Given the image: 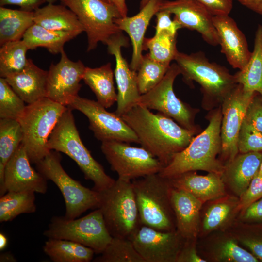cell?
<instances>
[{"instance_id": "6da1fadb", "label": "cell", "mask_w": 262, "mask_h": 262, "mask_svg": "<svg viewBox=\"0 0 262 262\" xmlns=\"http://www.w3.org/2000/svg\"><path fill=\"white\" fill-rule=\"evenodd\" d=\"M121 118L133 130L142 147L165 166L176 153L184 150L197 132L186 129L161 113L136 105Z\"/></svg>"}, {"instance_id": "7a4b0ae2", "label": "cell", "mask_w": 262, "mask_h": 262, "mask_svg": "<svg viewBox=\"0 0 262 262\" xmlns=\"http://www.w3.org/2000/svg\"><path fill=\"white\" fill-rule=\"evenodd\" d=\"M222 117L221 105L212 110L207 128L195 136L184 150L175 154L159 175L169 179L185 172L201 170L221 175L225 165L217 156L221 150Z\"/></svg>"}, {"instance_id": "3957f363", "label": "cell", "mask_w": 262, "mask_h": 262, "mask_svg": "<svg viewBox=\"0 0 262 262\" xmlns=\"http://www.w3.org/2000/svg\"><path fill=\"white\" fill-rule=\"evenodd\" d=\"M175 60L186 82L194 81L200 85L204 109L212 110L220 106L238 84L234 74L211 62L203 52L187 54L178 51Z\"/></svg>"}, {"instance_id": "277c9868", "label": "cell", "mask_w": 262, "mask_h": 262, "mask_svg": "<svg viewBox=\"0 0 262 262\" xmlns=\"http://www.w3.org/2000/svg\"><path fill=\"white\" fill-rule=\"evenodd\" d=\"M72 111L67 108L51 132L48 147L50 150L62 152L77 164L86 180L94 183V190L101 192L115 180L91 155L83 144L76 128Z\"/></svg>"}, {"instance_id": "5b68a950", "label": "cell", "mask_w": 262, "mask_h": 262, "mask_svg": "<svg viewBox=\"0 0 262 262\" xmlns=\"http://www.w3.org/2000/svg\"><path fill=\"white\" fill-rule=\"evenodd\" d=\"M132 183L141 224L160 230H176L168 179L156 173Z\"/></svg>"}, {"instance_id": "8992f818", "label": "cell", "mask_w": 262, "mask_h": 262, "mask_svg": "<svg viewBox=\"0 0 262 262\" xmlns=\"http://www.w3.org/2000/svg\"><path fill=\"white\" fill-rule=\"evenodd\" d=\"M67 108L48 98L26 105L17 120L23 132L22 144L31 163L36 164L50 152L49 137Z\"/></svg>"}, {"instance_id": "52a82bcc", "label": "cell", "mask_w": 262, "mask_h": 262, "mask_svg": "<svg viewBox=\"0 0 262 262\" xmlns=\"http://www.w3.org/2000/svg\"><path fill=\"white\" fill-rule=\"evenodd\" d=\"M99 192L98 208L110 234L129 238L141 224L132 181L118 178L110 187Z\"/></svg>"}, {"instance_id": "ba28073f", "label": "cell", "mask_w": 262, "mask_h": 262, "mask_svg": "<svg viewBox=\"0 0 262 262\" xmlns=\"http://www.w3.org/2000/svg\"><path fill=\"white\" fill-rule=\"evenodd\" d=\"M61 161L59 152L51 150L35 164L37 170L47 180L53 181L60 190L66 204L65 217L73 219L89 209H98L99 192L72 179L64 169Z\"/></svg>"}, {"instance_id": "9c48e42d", "label": "cell", "mask_w": 262, "mask_h": 262, "mask_svg": "<svg viewBox=\"0 0 262 262\" xmlns=\"http://www.w3.org/2000/svg\"><path fill=\"white\" fill-rule=\"evenodd\" d=\"M43 234L48 238L81 244L92 248L96 254L102 253L112 238L98 208L77 219L53 216Z\"/></svg>"}, {"instance_id": "30bf717a", "label": "cell", "mask_w": 262, "mask_h": 262, "mask_svg": "<svg viewBox=\"0 0 262 262\" xmlns=\"http://www.w3.org/2000/svg\"><path fill=\"white\" fill-rule=\"evenodd\" d=\"M77 16L87 37V51L100 42L105 44L112 36L121 33L115 22L122 17L113 5L103 0H59Z\"/></svg>"}, {"instance_id": "8fae6325", "label": "cell", "mask_w": 262, "mask_h": 262, "mask_svg": "<svg viewBox=\"0 0 262 262\" xmlns=\"http://www.w3.org/2000/svg\"><path fill=\"white\" fill-rule=\"evenodd\" d=\"M180 74L176 63L171 65L160 82L147 93L141 95L137 105L157 110L182 127L198 132L195 117L199 110L180 100L173 90L174 81Z\"/></svg>"}, {"instance_id": "7c38bea8", "label": "cell", "mask_w": 262, "mask_h": 262, "mask_svg": "<svg viewBox=\"0 0 262 262\" xmlns=\"http://www.w3.org/2000/svg\"><path fill=\"white\" fill-rule=\"evenodd\" d=\"M101 149L111 168L120 179L133 180L159 173L164 167L158 158L143 147H132L126 142H103Z\"/></svg>"}, {"instance_id": "4fadbf2b", "label": "cell", "mask_w": 262, "mask_h": 262, "mask_svg": "<svg viewBox=\"0 0 262 262\" xmlns=\"http://www.w3.org/2000/svg\"><path fill=\"white\" fill-rule=\"evenodd\" d=\"M67 107L84 114L88 119L89 128L94 136L102 142L115 140L140 144L135 132L121 117L115 112H108L97 101L78 95Z\"/></svg>"}, {"instance_id": "5bb4252c", "label": "cell", "mask_w": 262, "mask_h": 262, "mask_svg": "<svg viewBox=\"0 0 262 262\" xmlns=\"http://www.w3.org/2000/svg\"><path fill=\"white\" fill-rule=\"evenodd\" d=\"M237 84L221 105L220 161L225 165L239 153L238 139L247 108L255 94Z\"/></svg>"}, {"instance_id": "9a60e30c", "label": "cell", "mask_w": 262, "mask_h": 262, "mask_svg": "<svg viewBox=\"0 0 262 262\" xmlns=\"http://www.w3.org/2000/svg\"><path fill=\"white\" fill-rule=\"evenodd\" d=\"M145 262H175L184 240L176 230H158L140 224L129 238Z\"/></svg>"}, {"instance_id": "2e32d148", "label": "cell", "mask_w": 262, "mask_h": 262, "mask_svg": "<svg viewBox=\"0 0 262 262\" xmlns=\"http://www.w3.org/2000/svg\"><path fill=\"white\" fill-rule=\"evenodd\" d=\"M60 54L59 61L48 71L47 98L67 107L78 95L86 67L80 60H70L64 50Z\"/></svg>"}, {"instance_id": "e0dca14e", "label": "cell", "mask_w": 262, "mask_h": 262, "mask_svg": "<svg viewBox=\"0 0 262 262\" xmlns=\"http://www.w3.org/2000/svg\"><path fill=\"white\" fill-rule=\"evenodd\" d=\"M108 52L115 59V76L117 87V106L115 113L119 116L137 104L141 96L139 91L136 71L132 70L122 56L121 48L126 47L128 41L121 33L106 42Z\"/></svg>"}, {"instance_id": "ac0fdd59", "label": "cell", "mask_w": 262, "mask_h": 262, "mask_svg": "<svg viewBox=\"0 0 262 262\" xmlns=\"http://www.w3.org/2000/svg\"><path fill=\"white\" fill-rule=\"evenodd\" d=\"M160 10L174 15L182 28L195 30L200 34L208 44L219 45V38L213 22V16L203 4L196 0H163Z\"/></svg>"}, {"instance_id": "d6986e66", "label": "cell", "mask_w": 262, "mask_h": 262, "mask_svg": "<svg viewBox=\"0 0 262 262\" xmlns=\"http://www.w3.org/2000/svg\"><path fill=\"white\" fill-rule=\"evenodd\" d=\"M31 163L21 143L5 165V186L7 192L46 193L48 180L33 169Z\"/></svg>"}, {"instance_id": "ffe728a7", "label": "cell", "mask_w": 262, "mask_h": 262, "mask_svg": "<svg viewBox=\"0 0 262 262\" xmlns=\"http://www.w3.org/2000/svg\"><path fill=\"white\" fill-rule=\"evenodd\" d=\"M213 22L217 33L221 52L233 68L243 70L252 53L245 34L229 15L214 16Z\"/></svg>"}, {"instance_id": "44dd1931", "label": "cell", "mask_w": 262, "mask_h": 262, "mask_svg": "<svg viewBox=\"0 0 262 262\" xmlns=\"http://www.w3.org/2000/svg\"><path fill=\"white\" fill-rule=\"evenodd\" d=\"M163 0H150L136 15L121 17L115 20L119 29L127 33L131 40L133 52L130 67L133 71H137L139 67L143 56L146 31L153 16L160 11Z\"/></svg>"}, {"instance_id": "7402d4cb", "label": "cell", "mask_w": 262, "mask_h": 262, "mask_svg": "<svg viewBox=\"0 0 262 262\" xmlns=\"http://www.w3.org/2000/svg\"><path fill=\"white\" fill-rule=\"evenodd\" d=\"M170 198L176 230L184 239H195L199 229L200 211L203 203L190 193L173 187Z\"/></svg>"}, {"instance_id": "603a6c76", "label": "cell", "mask_w": 262, "mask_h": 262, "mask_svg": "<svg viewBox=\"0 0 262 262\" xmlns=\"http://www.w3.org/2000/svg\"><path fill=\"white\" fill-rule=\"evenodd\" d=\"M168 179L172 187L190 193L203 203L226 196L225 184L218 174L199 175L190 171Z\"/></svg>"}, {"instance_id": "cb8c5ba5", "label": "cell", "mask_w": 262, "mask_h": 262, "mask_svg": "<svg viewBox=\"0 0 262 262\" xmlns=\"http://www.w3.org/2000/svg\"><path fill=\"white\" fill-rule=\"evenodd\" d=\"M262 161V152L239 153L225 165L221 175L225 185L240 197L257 174Z\"/></svg>"}, {"instance_id": "d4e9b609", "label": "cell", "mask_w": 262, "mask_h": 262, "mask_svg": "<svg viewBox=\"0 0 262 262\" xmlns=\"http://www.w3.org/2000/svg\"><path fill=\"white\" fill-rule=\"evenodd\" d=\"M48 71L36 66L28 59L25 67L5 79L15 92L27 104L47 98Z\"/></svg>"}, {"instance_id": "484cf974", "label": "cell", "mask_w": 262, "mask_h": 262, "mask_svg": "<svg viewBox=\"0 0 262 262\" xmlns=\"http://www.w3.org/2000/svg\"><path fill=\"white\" fill-rule=\"evenodd\" d=\"M34 23L49 30L76 32L84 29L76 15L64 5L49 3L34 11Z\"/></svg>"}, {"instance_id": "4316f807", "label": "cell", "mask_w": 262, "mask_h": 262, "mask_svg": "<svg viewBox=\"0 0 262 262\" xmlns=\"http://www.w3.org/2000/svg\"><path fill=\"white\" fill-rule=\"evenodd\" d=\"M82 80L95 94L97 101L105 108L117 100L111 64L108 63L99 67H86Z\"/></svg>"}, {"instance_id": "83f0119b", "label": "cell", "mask_w": 262, "mask_h": 262, "mask_svg": "<svg viewBox=\"0 0 262 262\" xmlns=\"http://www.w3.org/2000/svg\"><path fill=\"white\" fill-rule=\"evenodd\" d=\"M80 34L76 32L50 30L34 23L26 32L22 40L29 50L43 47L50 53L56 54L64 50V47L66 42Z\"/></svg>"}, {"instance_id": "f1b7e54d", "label": "cell", "mask_w": 262, "mask_h": 262, "mask_svg": "<svg viewBox=\"0 0 262 262\" xmlns=\"http://www.w3.org/2000/svg\"><path fill=\"white\" fill-rule=\"evenodd\" d=\"M238 84L247 92L257 93L262 96V25L259 24L254 38L251 57L244 69L235 74Z\"/></svg>"}, {"instance_id": "f546056e", "label": "cell", "mask_w": 262, "mask_h": 262, "mask_svg": "<svg viewBox=\"0 0 262 262\" xmlns=\"http://www.w3.org/2000/svg\"><path fill=\"white\" fill-rule=\"evenodd\" d=\"M34 12L0 6V45L22 39L34 24Z\"/></svg>"}, {"instance_id": "4dcf8cb0", "label": "cell", "mask_w": 262, "mask_h": 262, "mask_svg": "<svg viewBox=\"0 0 262 262\" xmlns=\"http://www.w3.org/2000/svg\"><path fill=\"white\" fill-rule=\"evenodd\" d=\"M43 249L54 262H89L95 253L92 248L81 244L53 238H49Z\"/></svg>"}, {"instance_id": "1f68e13d", "label": "cell", "mask_w": 262, "mask_h": 262, "mask_svg": "<svg viewBox=\"0 0 262 262\" xmlns=\"http://www.w3.org/2000/svg\"><path fill=\"white\" fill-rule=\"evenodd\" d=\"M213 201L203 217L202 228L204 233L225 228L239 211V200L235 197L225 196Z\"/></svg>"}, {"instance_id": "d6a6232c", "label": "cell", "mask_w": 262, "mask_h": 262, "mask_svg": "<svg viewBox=\"0 0 262 262\" xmlns=\"http://www.w3.org/2000/svg\"><path fill=\"white\" fill-rule=\"evenodd\" d=\"M35 192L30 191H8L0 197V222L11 221L23 213L36 210Z\"/></svg>"}, {"instance_id": "836d02e7", "label": "cell", "mask_w": 262, "mask_h": 262, "mask_svg": "<svg viewBox=\"0 0 262 262\" xmlns=\"http://www.w3.org/2000/svg\"><path fill=\"white\" fill-rule=\"evenodd\" d=\"M29 50L22 39L5 43L0 48V77L5 78L23 70L26 66Z\"/></svg>"}, {"instance_id": "e575fe53", "label": "cell", "mask_w": 262, "mask_h": 262, "mask_svg": "<svg viewBox=\"0 0 262 262\" xmlns=\"http://www.w3.org/2000/svg\"><path fill=\"white\" fill-rule=\"evenodd\" d=\"M94 262H145L129 238L112 237Z\"/></svg>"}, {"instance_id": "d590c367", "label": "cell", "mask_w": 262, "mask_h": 262, "mask_svg": "<svg viewBox=\"0 0 262 262\" xmlns=\"http://www.w3.org/2000/svg\"><path fill=\"white\" fill-rule=\"evenodd\" d=\"M211 252L212 259L216 262H259L250 252L239 246L238 241L234 236L219 239L212 247Z\"/></svg>"}, {"instance_id": "8d00e7d4", "label": "cell", "mask_w": 262, "mask_h": 262, "mask_svg": "<svg viewBox=\"0 0 262 262\" xmlns=\"http://www.w3.org/2000/svg\"><path fill=\"white\" fill-rule=\"evenodd\" d=\"M23 137L17 120L0 119V163L6 165L22 143Z\"/></svg>"}, {"instance_id": "74e56055", "label": "cell", "mask_w": 262, "mask_h": 262, "mask_svg": "<svg viewBox=\"0 0 262 262\" xmlns=\"http://www.w3.org/2000/svg\"><path fill=\"white\" fill-rule=\"evenodd\" d=\"M170 64L158 62L147 54L143 56L138 69L137 81L141 95L147 93L162 80Z\"/></svg>"}, {"instance_id": "f35d334b", "label": "cell", "mask_w": 262, "mask_h": 262, "mask_svg": "<svg viewBox=\"0 0 262 262\" xmlns=\"http://www.w3.org/2000/svg\"><path fill=\"white\" fill-rule=\"evenodd\" d=\"M176 36L166 32L155 33L150 38H145L144 49L149 50V56L160 62L170 64L178 52L176 47Z\"/></svg>"}, {"instance_id": "ab89813d", "label": "cell", "mask_w": 262, "mask_h": 262, "mask_svg": "<svg viewBox=\"0 0 262 262\" xmlns=\"http://www.w3.org/2000/svg\"><path fill=\"white\" fill-rule=\"evenodd\" d=\"M5 78H0V119L18 120L26 105Z\"/></svg>"}, {"instance_id": "60d3db41", "label": "cell", "mask_w": 262, "mask_h": 262, "mask_svg": "<svg viewBox=\"0 0 262 262\" xmlns=\"http://www.w3.org/2000/svg\"><path fill=\"white\" fill-rule=\"evenodd\" d=\"M246 223L234 236L259 261L262 262V222Z\"/></svg>"}, {"instance_id": "b9f144b4", "label": "cell", "mask_w": 262, "mask_h": 262, "mask_svg": "<svg viewBox=\"0 0 262 262\" xmlns=\"http://www.w3.org/2000/svg\"><path fill=\"white\" fill-rule=\"evenodd\" d=\"M239 153L262 152V133L244 120L238 139Z\"/></svg>"}, {"instance_id": "7bdbcfd3", "label": "cell", "mask_w": 262, "mask_h": 262, "mask_svg": "<svg viewBox=\"0 0 262 262\" xmlns=\"http://www.w3.org/2000/svg\"><path fill=\"white\" fill-rule=\"evenodd\" d=\"M262 197V177H254L245 192L239 197V210L242 211L252 202Z\"/></svg>"}, {"instance_id": "ee69618b", "label": "cell", "mask_w": 262, "mask_h": 262, "mask_svg": "<svg viewBox=\"0 0 262 262\" xmlns=\"http://www.w3.org/2000/svg\"><path fill=\"white\" fill-rule=\"evenodd\" d=\"M244 120L262 133V101L259 94L256 93L250 102Z\"/></svg>"}, {"instance_id": "f6af8a7d", "label": "cell", "mask_w": 262, "mask_h": 262, "mask_svg": "<svg viewBox=\"0 0 262 262\" xmlns=\"http://www.w3.org/2000/svg\"><path fill=\"white\" fill-rule=\"evenodd\" d=\"M171 15L170 12L166 10H160L156 14L155 33L166 32L177 35L178 31L182 27L176 20L171 19Z\"/></svg>"}, {"instance_id": "bcb514c9", "label": "cell", "mask_w": 262, "mask_h": 262, "mask_svg": "<svg viewBox=\"0 0 262 262\" xmlns=\"http://www.w3.org/2000/svg\"><path fill=\"white\" fill-rule=\"evenodd\" d=\"M194 239H185L179 254L177 262H206L197 253Z\"/></svg>"}, {"instance_id": "7dc6e473", "label": "cell", "mask_w": 262, "mask_h": 262, "mask_svg": "<svg viewBox=\"0 0 262 262\" xmlns=\"http://www.w3.org/2000/svg\"><path fill=\"white\" fill-rule=\"evenodd\" d=\"M214 16L229 15L233 7L232 0H196Z\"/></svg>"}, {"instance_id": "c3c4849f", "label": "cell", "mask_w": 262, "mask_h": 262, "mask_svg": "<svg viewBox=\"0 0 262 262\" xmlns=\"http://www.w3.org/2000/svg\"><path fill=\"white\" fill-rule=\"evenodd\" d=\"M241 219L246 223L262 222V197L241 211Z\"/></svg>"}, {"instance_id": "681fc988", "label": "cell", "mask_w": 262, "mask_h": 262, "mask_svg": "<svg viewBox=\"0 0 262 262\" xmlns=\"http://www.w3.org/2000/svg\"><path fill=\"white\" fill-rule=\"evenodd\" d=\"M47 2L48 0H0V6L15 5L20 7L21 10L34 12Z\"/></svg>"}, {"instance_id": "f907efd6", "label": "cell", "mask_w": 262, "mask_h": 262, "mask_svg": "<svg viewBox=\"0 0 262 262\" xmlns=\"http://www.w3.org/2000/svg\"><path fill=\"white\" fill-rule=\"evenodd\" d=\"M250 10L262 15V0H236Z\"/></svg>"}, {"instance_id": "816d5d0a", "label": "cell", "mask_w": 262, "mask_h": 262, "mask_svg": "<svg viewBox=\"0 0 262 262\" xmlns=\"http://www.w3.org/2000/svg\"><path fill=\"white\" fill-rule=\"evenodd\" d=\"M104 1L113 5L118 10L122 17L127 16L128 9L125 0H103Z\"/></svg>"}, {"instance_id": "f5cc1de1", "label": "cell", "mask_w": 262, "mask_h": 262, "mask_svg": "<svg viewBox=\"0 0 262 262\" xmlns=\"http://www.w3.org/2000/svg\"><path fill=\"white\" fill-rule=\"evenodd\" d=\"M16 260L15 259L13 255L9 252L3 253L0 254V262H15Z\"/></svg>"}, {"instance_id": "db71d44e", "label": "cell", "mask_w": 262, "mask_h": 262, "mask_svg": "<svg viewBox=\"0 0 262 262\" xmlns=\"http://www.w3.org/2000/svg\"><path fill=\"white\" fill-rule=\"evenodd\" d=\"M7 239L2 233H0V250H2L6 246Z\"/></svg>"}, {"instance_id": "11a10c76", "label": "cell", "mask_w": 262, "mask_h": 262, "mask_svg": "<svg viewBox=\"0 0 262 262\" xmlns=\"http://www.w3.org/2000/svg\"><path fill=\"white\" fill-rule=\"evenodd\" d=\"M150 0H141L140 2V9L145 6Z\"/></svg>"}, {"instance_id": "9f6ffc18", "label": "cell", "mask_w": 262, "mask_h": 262, "mask_svg": "<svg viewBox=\"0 0 262 262\" xmlns=\"http://www.w3.org/2000/svg\"><path fill=\"white\" fill-rule=\"evenodd\" d=\"M258 176L262 177V161L261 163L259 171L257 174Z\"/></svg>"}, {"instance_id": "6f0895ef", "label": "cell", "mask_w": 262, "mask_h": 262, "mask_svg": "<svg viewBox=\"0 0 262 262\" xmlns=\"http://www.w3.org/2000/svg\"><path fill=\"white\" fill-rule=\"evenodd\" d=\"M56 0H48V3H53Z\"/></svg>"}, {"instance_id": "680465c9", "label": "cell", "mask_w": 262, "mask_h": 262, "mask_svg": "<svg viewBox=\"0 0 262 262\" xmlns=\"http://www.w3.org/2000/svg\"><path fill=\"white\" fill-rule=\"evenodd\" d=\"M260 96H261V95H260ZM261 100H262V96H261Z\"/></svg>"}]
</instances>
